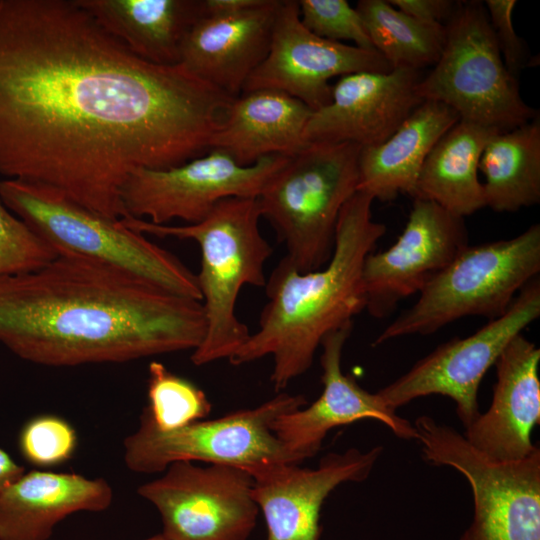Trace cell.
Listing matches in <instances>:
<instances>
[{
    "label": "cell",
    "instance_id": "7402d4cb",
    "mask_svg": "<svg viewBox=\"0 0 540 540\" xmlns=\"http://www.w3.org/2000/svg\"><path fill=\"white\" fill-rule=\"evenodd\" d=\"M312 110L278 90L258 89L235 98L210 149L249 166L270 155L293 156L308 143L304 131Z\"/></svg>",
    "mask_w": 540,
    "mask_h": 540
},
{
    "label": "cell",
    "instance_id": "e0dca14e",
    "mask_svg": "<svg viewBox=\"0 0 540 540\" xmlns=\"http://www.w3.org/2000/svg\"><path fill=\"white\" fill-rule=\"evenodd\" d=\"M383 452L349 448L321 458L316 468L279 465L253 477V498L262 511L267 540H319L321 508L339 485L362 482Z\"/></svg>",
    "mask_w": 540,
    "mask_h": 540
},
{
    "label": "cell",
    "instance_id": "ac0fdd59",
    "mask_svg": "<svg viewBox=\"0 0 540 540\" xmlns=\"http://www.w3.org/2000/svg\"><path fill=\"white\" fill-rule=\"evenodd\" d=\"M352 327L350 323L336 329L321 342L323 391L319 398L310 406L281 415L271 425L278 439L303 461L318 453L331 429L362 419L380 421L400 439L417 438L409 420L387 407L377 393L368 392L342 372V352Z\"/></svg>",
    "mask_w": 540,
    "mask_h": 540
},
{
    "label": "cell",
    "instance_id": "4316f807",
    "mask_svg": "<svg viewBox=\"0 0 540 540\" xmlns=\"http://www.w3.org/2000/svg\"><path fill=\"white\" fill-rule=\"evenodd\" d=\"M374 49L392 69L421 71L439 59L445 25L419 21L385 0H360L356 5Z\"/></svg>",
    "mask_w": 540,
    "mask_h": 540
},
{
    "label": "cell",
    "instance_id": "d590c367",
    "mask_svg": "<svg viewBox=\"0 0 540 540\" xmlns=\"http://www.w3.org/2000/svg\"><path fill=\"white\" fill-rule=\"evenodd\" d=\"M144 540H170L163 533L154 535L152 537L146 538Z\"/></svg>",
    "mask_w": 540,
    "mask_h": 540
},
{
    "label": "cell",
    "instance_id": "8fae6325",
    "mask_svg": "<svg viewBox=\"0 0 540 540\" xmlns=\"http://www.w3.org/2000/svg\"><path fill=\"white\" fill-rule=\"evenodd\" d=\"M540 316L539 276L526 284L507 311L465 338H453L418 360L377 394L395 410L414 399L449 397L467 428L480 414L478 390L488 369L507 344Z\"/></svg>",
    "mask_w": 540,
    "mask_h": 540
},
{
    "label": "cell",
    "instance_id": "603a6c76",
    "mask_svg": "<svg viewBox=\"0 0 540 540\" xmlns=\"http://www.w3.org/2000/svg\"><path fill=\"white\" fill-rule=\"evenodd\" d=\"M459 119L445 104L423 101L384 142L360 149L357 190L381 201L413 197L428 154Z\"/></svg>",
    "mask_w": 540,
    "mask_h": 540
},
{
    "label": "cell",
    "instance_id": "52a82bcc",
    "mask_svg": "<svg viewBox=\"0 0 540 540\" xmlns=\"http://www.w3.org/2000/svg\"><path fill=\"white\" fill-rule=\"evenodd\" d=\"M540 272V225L505 240L467 245L419 292L375 339L432 334L467 316L503 315L521 289Z\"/></svg>",
    "mask_w": 540,
    "mask_h": 540
},
{
    "label": "cell",
    "instance_id": "5bb4252c",
    "mask_svg": "<svg viewBox=\"0 0 540 540\" xmlns=\"http://www.w3.org/2000/svg\"><path fill=\"white\" fill-rule=\"evenodd\" d=\"M390 70L376 50L313 34L300 20L298 1L280 0L269 51L248 77L242 93L258 89L278 90L315 111L330 101L332 85L329 81L333 77Z\"/></svg>",
    "mask_w": 540,
    "mask_h": 540
},
{
    "label": "cell",
    "instance_id": "836d02e7",
    "mask_svg": "<svg viewBox=\"0 0 540 540\" xmlns=\"http://www.w3.org/2000/svg\"><path fill=\"white\" fill-rule=\"evenodd\" d=\"M263 0H203L205 16L234 15L260 5Z\"/></svg>",
    "mask_w": 540,
    "mask_h": 540
},
{
    "label": "cell",
    "instance_id": "7c38bea8",
    "mask_svg": "<svg viewBox=\"0 0 540 540\" xmlns=\"http://www.w3.org/2000/svg\"><path fill=\"white\" fill-rule=\"evenodd\" d=\"M290 156L270 155L243 166L217 149L167 169L141 168L126 181L121 200L127 216L154 224L202 221L221 200L257 198Z\"/></svg>",
    "mask_w": 540,
    "mask_h": 540
},
{
    "label": "cell",
    "instance_id": "2e32d148",
    "mask_svg": "<svg viewBox=\"0 0 540 540\" xmlns=\"http://www.w3.org/2000/svg\"><path fill=\"white\" fill-rule=\"evenodd\" d=\"M421 78V71L407 68L341 76L328 104L312 111L305 142L361 148L384 142L423 102L416 91Z\"/></svg>",
    "mask_w": 540,
    "mask_h": 540
},
{
    "label": "cell",
    "instance_id": "d6986e66",
    "mask_svg": "<svg viewBox=\"0 0 540 540\" xmlns=\"http://www.w3.org/2000/svg\"><path fill=\"white\" fill-rule=\"evenodd\" d=\"M540 349L521 333L495 362L496 383L490 407L465 428L464 437L478 451L498 461H516L538 446L532 429L540 422Z\"/></svg>",
    "mask_w": 540,
    "mask_h": 540
},
{
    "label": "cell",
    "instance_id": "9a60e30c",
    "mask_svg": "<svg viewBox=\"0 0 540 540\" xmlns=\"http://www.w3.org/2000/svg\"><path fill=\"white\" fill-rule=\"evenodd\" d=\"M468 245L464 218L435 202L414 198L407 223L385 251L370 252L362 268L365 309L390 315L398 302L422 288Z\"/></svg>",
    "mask_w": 540,
    "mask_h": 540
},
{
    "label": "cell",
    "instance_id": "5b68a950",
    "mask_svg": "<svg viewBox=\"0 0 540 540\" xmlns=\"http://www.w3.org/2000/svg\"><path fill=\"white\" fill-rule=\"evenodd\" d=\"M0 200L58 252L133 274L174 294L201 301L196 274L177 256L126 227L39 183L4 179Z\"/></svg>",
    "mask_w": 540,
    "mask_h": 540
},
{
    "label": "cell",
    "instance_id": "3957f363",
    "mask_svg": "<svg viewBox=\"0 0 540 540\" xmlns=\"http://www.w3.org/2000/svg\"><path fill=\"white\" fill-rule=\"evenodd\" d=\"M373 201L357 190L344 204L332 255L322 268L300 272L279 261L266 281L258 329L228 359L232 365L272 356L271 382L278 392L308 371L328 333L353 323L365 309L364 260L386 232L372 218Z\"/></svg>",
    "mask_w": 540,
    "mask_h": 540
},
{
    "label": "cell",
    "instance_id": "4dcf8cb0",
    "mask_svg": "<svg viewBox=\"0 0 540 540\" xmlns=\"http://www.w3.org/2000/svg\"><path fill=\"white\" fill-rule=\"evenodd\" d=\"M302 24L318 37L340 42L352 41L354 46L375 50L363 20L346 0H300Z\"/></svg>",
    "mask_w": 540,
    "mask_h": 540
},
{
    "label": "cell",
    "instance_id": "484cf974",
    "mask_svg": "<svg viewBox=\"0 0 540 540\" xmlns=\"http://www.w3.org/2000/svg\"><path fill=\"white\" fill-rule=\"evenodd\" d=\"M485 206L515 212L540 202V118L494 134L481 154Z\"/></svg>",
    "mask_w": 540,
    "mask_h": 540
},
{
    "label": "cell",
    "instance_id": "ba28073f",
    "mask_svg": "<svg viewBox=\"0 0 540 540\" xmlns=\"http://www.w3.org/2000/svg\"><path fill=\"white\" fill-rule=\"evenodd\" d=\"M307 405L304 395L278 393L257 407L213 420L159 430L147 409L138 429L123 441L124 461L135 473L154 474L176 461H201L246 470L252 476L279 465H300L272 431L274 420Z\"/></svg>",
    "mask_w": 540,
    "mask_h": 540
},
{
    "label": "cell",
    "instance_id": "7a4b0ae2",
    "mask_svg": "<svg viewBox=\"0 0 540 540\" xmlns=\"http://www.w3.org/2000/svg\"><path fill=\"white\" fill-rule=\"evenodd\" d=\"M205 330L201 301L84 256L59 252L38 269L0 277V343L36 364L193 351Z\"/></svg>",
    "mask_w": 540,
    "mask_h": 540
},
{
    "label": "cell",
    "instance_id": "d4e9b609",
    "mask_svg": "<svg viewBox=\"0 0 540 540\" xmlns=\"http://www.w3.org/2000/svg\"><path fill=\"white\" fill-rule=\"evenodd\" d=\"M497 132L459 119L428 154L413 198L435 202L462 218L485 207L479 162L484 147Z\"/></svg>",
    "mask_w": 540,
    "mask_h": 540
},
{
    "label": "cell",
    "instance_id": "ffe728a7",
    "mask_svg": "<svg viewBox=\"0 0 540 540\" xmlns=\"http://www.w3.org/2000/svg\"><path fill=\"white\" fill-rule=\"evenodd\" d=\"M280 0L228 16H204L186 34L180 64L233 98L265 59Z\"/></svg>",
    "mask_w": 540,
    "mask_h": 540
},
{
    "label": "cell",
    "instance_id": "cb8c5ba5",
    "mask_svg": "<svg viewBox=\"0 0 540 540\" xmlns=\"http://www.w3.org/2000/svg\"><path fill=\"white\" fill-rule=\"evenodd\" d=\"M135 56L162 66L180 64L183 40L205 16L203 0H77Z\"/></svg>",
    "mask_w": 540,
    "mask_h": 540
},
{
    "label": "cell",
    "instance_id": "83f0119b",
    "mask_svg": "<svg viewBox=\"0 0 540 540\" xmlns=\"http://www.w3.org/2000/svg\"><path fill=\"white\" fill-rule=\"evenodd\" d=\"M147 397L145 408L162 431L202 420L211 411V403L202 389L159 361H151L148 366Z\"/></svg>",
    "mask_w": 540,
    "mask_h": 540
},
{
    "label": "cell",
    "instance_id": "8992f818",
    "mask_svg": "<svg viewBox=\"0 0 540 540\" xmlns=\"http://www.w3.org/2000/svg\"><path fill=\"white\" fill-rule=\"evenodd\" d=\"M361 147L354 143H308L290 156L257 197L286 248L283 257L300 272L322 268L335 243L344 204L357 191Z\"/></svg>",
    "mask_w": 540,
    "mask_h": 540
},
{
    "label": "cell",
    "instance_id": "f1b7e54d",
    "mask_svg": "<svg viewBox=\"0 0 540 540\" xmlns=\"http://www.w3.org/2000/svg\"><path fill=\"white\" fill-rule=\"evenodd\" d=\"M18 446L28 463L38 467H54L73 457L78 436L75 428L64 418L41 414L22 426Z\"/></svg>",
    "mask_w": 540,
    "mask_h": 540
},
{
    "label": "cell",
    "instance_id": "4fadbf2b",
    "mask_svg": "<svg viewBox=\"0 0 540 540\" xmlns=\"http://www.w3.org/2000/svg\"><path fill=\"white\" fill-rule=\"evenodd\" d=\"M164 475L138 487L139 496L161 516L170 540H247L259 507L254 479L244 469L221 464L201 467L176 461Z\"/></svg>",
    "mask_w": 540,
    "mask_h": 540
},
{
    "label": "cell",
    "instance_id": "f546056e",
    "mask_svg": "<svg viewBox=\"0 0 540 540\" xmlns=\"http://www.w3.org/2000/svg\"><path fill=\"white\" fill-rule=\"evenodd\" d=\"M58 253L0 200V277L38 269Z\"/></svg>",
    "mask_w": 540,
    "mask_h": 540
},
{
    "label": "cell",
    "instance_id": "e575fe53",
    "mask_svg": "<svg viewBox=\"0 0 540 540\" xmlns=\"http://www.w3.org/2000/svg\"><path fill=\"white\" fill-rule=\"evenodd\" d=\"M23 474L24 467L0 448V494Z\"/></svg>",
    "mask_w": 540,
    "mask_h": 540
},
{
    "label": "cell",
    "instance_id": "9c48e42d",
    "mask_svg": "<svg viewBox=\"0 0 540 540\" xmlns=\"http://www.w3.org/2000/svg\"><path fill=\"white\" fill-rule=\"evenodd\" d=\"M422 101H436L460 119L499 131L519 127L538 114L520 95L506 68L484 4L459 1L445 23V42L432 70L416 88Z\"/></svg>",
    "mask_w": 540,
    "mask_h": 540
},
{
    "label": "cell",
    "instance_id": "6da1fadb",
    "mask_svg": "<svg viewBox=\"0 0 540 540\" xmlns=\"http://www.w3.org/2000/svg\"><path fill=\"white\" fill-rule=\"evenodd\" d=\"M234 98L135 56L77 0H0V175L127 216L137 169L201 156Z\"/></svg>",
    "mask_w": 540,
    "mask_h": 540
},
{
    "label": "cell",
    "instance_id": "30bf717a",
    "mask_svg": "<svg viewBox=\"0 0 540 540\" xmlns=\"http://www.w3.org/2000/svg\"><path fill=\"white\" fill-rule=\"evenodd\" d=\"M413 425L424 460L455 469L470 485L473 517L459 540H540L539 447L524 459L498 461L428 415Z\"/></svg>",
    "mask_w": 540,
    "mask_h": 540
},
{
    "label": "cell",
    "instance_id": "d6a6232c",
    "mask_svg": "<svg viewBox=\"0 0 540 540\" xmlns=\"http://www.w3.org/2000/svg\"><path fill=\"white\" fill-rule=\"evenodd\" d=\"M388 2L419 21L443 25L453 14L457 3L450 0H389Z\"/></svg>",
    "mask_w": 540,
    "mask_h": 540
},
{
    "label": "cell",
    "instance_id": "44dd1931",
    "mask_svg": "<svg viewBox=\"0 0 540 540\" xmlns=\"http://www.w3.org/2000/svg\"><path fill=\"white\" fill-rule=\"evenodd\" d=\"M112 499V488L103 478L24 472L0 494V540H48L67 516L104 511Z\"/></svg>",
    "mask_w": 540,
    "mask_h": 540
},
{
    "label": "cell",
    "instance_id": "1f68e13d",
    "mask_svg": "<svg viewBox=\"0 0 540 540\" xmlns=\"http://www.w3.org/2000/svg\"><path fill=\"white\" fill-rule=\"evenodd\" d=\"M516 3L515 0H486L484 4L504 64L515 78L528 60L526 45L513 26Z\"/></svg>",
    "mask_w": 540,
    "mask_h": 540
},
{
    "label": "cell",
    "instance_id": "277c9868",
    "mask_svg": "<svg viewBox=\"0 0 540 540\" xmlns=\"http://www.w3.org/2000/svg\"><path fill=\"white\" fill-rule=\"evenodd\" d=\"M260 218L257 198L231 197L221 200L195 224L159 225L130 216L120 219L144 235L190 239L199 245L201 266L196 277L206 330L191 353L196 366L229 359L251 335L235 311L245 285H266L265 264L273 249L260 232Z\"/></svg>",
    "mask_w": 540,
    "mask_h": 540
}]
</instances>
